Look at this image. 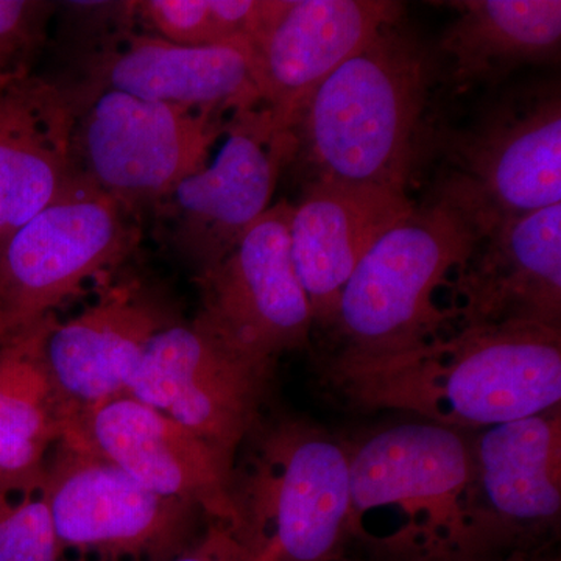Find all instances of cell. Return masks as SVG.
I'll use <instances>...</instances> for the list:
<instances>
[{
    "instance_id": "obj_27",
    "label": "cell",
    "mask_w": 561,
    "mask_h": 561,
    "mask_svg": "<svg viewBox=\"0 0 561 561\" xmlns=\"http://www.w3.org/2000/svg\"><path fill=\"white\" fill-rule=\"evenodd\" d=\"M328 561H362V560L348 559V557H343L341 553V556L334 557V559H331Z\"/></svg>"
},
{
    "instance_id": "obj_19",
    "label": "cell",
    "mask_w": 561,
    "mask_h": 561,
    "mask_svg": "<svg viewBox=\"0 0 561 561\" xmlns=\"http://www.w3.org/2000/svg\"><path fill=\"white\" fill-rule=\"evenodd\" d=\"M76 111L49 84H0V245L76 175Z\"/></svg>"
},
{
    "instance_id": "obj_21",
    "label": "cell",
    "mask_w": 561,
    "mask_h": 561,
    "mask_svg": "<svg viewBox=\"0 0 561 561\" xmlns=\"http://www.w3.org/2000/svg\"><path fill=\"white\" fill-rule=\"evenodd\" d=\"M472 454L483 501L502 526L551 522L560 515L559 408L486 427Z\"/></svg>"
},
{
    "instance_id": "obj_8",
    "label": "cell",
    "mask_w": 561,
    "mask_h": 561,
    "mask_svg": "<svg viewBox=\"0 0 561 561\" xmlns=\"http://www.w3.org/2000/svg\"><path fill=\"white\" fill-rule=\"evenodd\" d=\"M119 203L77 172L0 245V345L50 317L128 247Z\"/></svg>"
},
{
    "instance_id": "obj_3",
    "label": "cell",
    "mask_w": 561,
    "mask_h": 561,
    "mask_svg": "<svg viewBox=\"0 0 561 561\" xmlns=\"http://www.w3.org/2000/svg\"><path fill=\"white\" fill-rule=\"evenodd\" d=\"M501 526L459 431L413 421L350 448L348 537L387 559L476 561Z\"/></svg>"
},
{
    "instance_id": "obj_5",
    "label": "cell",
    "mask_w": 561,
    "mask_h": 561,
    "mask_svg": "<svg viewBox=\"0 0 561 561\" xmlns=\"http://www.w3.org/2000/svg\"><path fill=\"white\" fill-rule=\"evenodd\" d=\"M478 239L449 210L415 206L362 257L327 327L334 354L382 356L438 341L454 332L438 302Z\"/></svg>"
},
{
    "instance_id": "obj_16",
    "label": "cell",
    "mask_w": 561,
    "mask_h": 561,
    "mask_svg": "<svg viewBox=\"0 0 561 561\" xmlns=\"http://www.w3.org/2000/svg\"><path fill=\"white\" fill-rule=\"evenodd\" d=\"M413 208L408 192L389 187L306 184L291 205L290 257L316 323H330L362 257Z\"/></svg>"
},
{
    "instance_id": "obj_25",
    "label": "cell",
    "mask_w": 561,
    "mask_h": 561,
    "mask_svg": "<svg viewBox=\"0 0 561 561\" xmlns=\"http://www.w3.org/2000/svg\"><path fill=\"white\" fill-rule=\"evenodd\" d=\"M55 10L47 0H0V84L27 79Z\"/></svg>"
},
{
    "instance_id": "obj_2",
    "label": "cell",
    "mask_w": 561,
    "mask_h": 561,
    "mask_svg": "<svg viewBox=\"0 0 561 561\" xmlns=\"http://www.w3.org/2000/svg\"><path fill=\"white\" fill-rule=\"evenodd\" d=\"M438 79L437 57L401 21L386 25L302 103L287 130L290 160L308 183L408 192L430 144Z\"/></svg>"
},
{
    "instance_id": "obj_9",
    "label": "cell",
    "mask_w": 561,
    "mask_h": 561,
    "mask_svg": "<svg viewBox=\"0 0 561 561\" xmlns=\"http://www.w3.org/2000/svg\"><path fill=\"white\" fill-rule=\"evenodd\" d=\"M77 116V171L122 208L162 202L180 181L201 171L227 130L224 113L149 102L98 90Z\"/></svg>"
},
{
    "instance_id": "obj_10",
    "label": "cell",
    "mask_w": 561,
    "mask_h": 561,
    "mask_svg": "<svg viewBox=\"0 0 561 561\" xmlns=\"http://www.w3.org/2000/svg\"><path fill=\"white\" fill-rule=\"evenodd\" d=\"M273 367L231 348L197 320L171 321L151 337L128 394L171 416L231 467L260 424Z\"/></svg>"
},
{
    "instance_id": "obj_6",
    "label": "cell",
    "mask_w": 561,
    "mask_h": 561,
    "mask_svg": "<svg viewBox=\"0 0 561 561\" xmlns=\"http://www.w3.org/2000/svg\"><path fill=\"white\" fill-rule=\"evenodd\" d=\"M430 203L476 239L561 203V95L556 81L508 91L446 144Z\"/></svg>"
},
{
    "instance_id": "obj_14",
    "label": "cell",
    "mask_w": 561,
    "mask_h": 561,
    "mask_svg": "<svg viewBox=\"0 0 561 561\" xmlns=\"http://www.w3.org/2000/svg\"><path fill=\"white\" fill-rule=\"evenodd\" d=\"M60 440L108 461L151 493L190 502L208 522H230V465L171 416L130 394L73 416Z\"/></svg>"
},
{
    "instance_id": "obj_28",
    "label": "cell",
    "mask_w": 561,
    "mask_h": 561,
    "mask_svg": "<svg viewBox=\"0 0 561 561\" xmlns=\"http://www.w3.org/2000/svg\"><path fill=\"white\" fill-rule=\"evenodd\" d=\"M508 561H524L522 557H515V559L508 560Z\"/></svg>"
},
{
    "instance_id": "obj_11",
    "label": "cell",
    "mask_w": 561,
    "mask_h": 561,
    "mask_svg": "<svg viewBox=\"0 0 561 561\" xmlns=\"http://www.w3.org/2000/svg\"><path fill=\"white\" fill-rule=\"evenodd\" d=\"M291 205L271 206L247 228L230 253L198 276V323L251 359L275 365L308 348L313 313L290 257Z\"/></svg>"
},
{
    "instance_id": "obj_17",
    "label": "cell",
    "mask_w": 561,
    "mask_h": 561,
    "mask_svg": "<svg viewBox=\"0 0 561 561\" xmlns=\"http://www.w3.org/2000/svg\"><path fill=\"white\" fill-rule=\"evenodd\" d=\"M169 323L150 302L127 290L106 294L65 323L49 317L43 357L66 423L128 394L147 345Z\"/></svg>"
},
{
    "instance_id": "obj_7",
    "label": "cell",
    "mask_w": 561,
    "mask_h": 561,
    "mask_svg": "<svg viewBox=\"0 0 561 561\" xmlns=\"http://www.w3.org/2000/svg\"><path fill=\"white\" fill-rule=\"evenodd\" d=\"M44 482L60 561H171L197 538L195 505L151 493L68 442L51 449Z\"/></svg>"
},
{
    "instance_id": "obj_22",
    "label": "cell",
    "mask_w": 561,
    "mask_h": 561,
    "mask_svg": "<svg viewBox=\"0 0 561 561\" xmlns=\"http://www.w3.org/2000/svg\"><path fill=\"white\" fill-rule=\"evenodd\" d=\"M47 319L0 345V489L43 478L65 431V413L43 357Z\"/></svg>"
},
{
    "instance_id": "obj_20",
    "label": "cell",
    "mask_w": 561,
    "mask_h": 561,
    "mask_svg": "<svg viewBox=\"0 0 561 561\" xmlns=\"http://www.w3.org/2000/svg\"><path fill=\"white\" fill-rule=\"evenodd\" d=\"M459 11L438 49L448 77L460 90L494 84L513 70L548 61L559 51V0H465L449 2Z\"/></svg>"
},
{
    "instance_id": "obj_4",
    "label": "cell",
    "mask_w": 561,
    "mask_h": 561,
    "mask_svg": "<svg viewBox=\"0 0 561 561\" xmlns=\"http://www.w3.org/2000/svg\"><path fill=\"white\" fill-rule=\"evenodd\" d=\"M225 529L253 561H328L348 537L350 448L302 420L257 424L228 478Z\"/></svg>"
},
{
    "instance_id": "obj_18",
    "label": "cell",
    "mask_w": 561,
    "mask_h": 561,
    "mask_svg": "<svg viewBox=\"0 0 561 561\" xmlns=\"http://www.w3.org/2000/svg\"><path fill=\"white\" fill-rule=\"evenodd\" d=\"M98 90L142 101L232 113L260 108L249 39L219 46H180L160 36H133L94 70Z\"/></svg>"
},
{
    "instance_id": "obj_23",
    "label": "cell",
    "mask_w": 561,
    "mask_h": 561,
    "mask_svg": "<svg viewBox=\"0 0 561 561\" xmlns=\"http://www.w3.org/2000/svg\"><path fill=\"white\" fill-rule=\"evenodd\" d=\"M135 7L160 38L209 47L250 39L260 22L262 0H147Z\"/></svg>"
},
{
    "instance_id": "obj_13",
    "label": "cell",
    "mask_w": 561,
    "mask_h": 561,
    "mask_svg": "<svg viewBox=\"0 0 561 561\" xmlns=\"http://www.w3.org/2000/svg\"><path fill=\"white\" fill-rule=\"evenodd\" d=\"M402 5L387 0H262L249 39L260 108L289 130L309 94L386 25Z\"/></svg>"
},
{
    "instance_id": "obj_26",
    "label": "cell",
    "mask_w": 561,
    "mask_h": 561,
    "mask_svg": "<svg viewBox=\"0 0 561 561\" xmlns=\"http://www.w3.org/2000/svg\"><path fill=\"white\" fill-rule=\"evenodd\" d=\"M171 561H253L220 523L208 522L205 531Z\"/></svg>"
},
{
    "instance_id": "obj_12",
    "label": "cell",
    "mask_w": 561,
    "mask_h": 561,
    "mask_svg": "<svg viewBox=\"0 0 561 561\" xmlns=\"http://www.w3.org/2000/svg\"><path fill=\"white\" fill-rule=\"evenodd\" d=\"M216 160L176 184L164 198L173 245L198 276L219 264L247 228L268 208L279 172L290 161L287 133L261 108L238 111Z\"/></svg>"
},
{
    "instance_id": "obj_24",
    "label": "cell",
    "mask_w": 561,
    "mask_h": 561,
    "mask_svg": "<svg viewBox=\"0 0 561 561\" xmlns=\"http://www.w3.org/2000/svg\"><path fill=\"white\" fill-rule=\"evenodd\" d=\"M0 561H60L44 474L0 489Z\"/></svg>"
},
{
    "instance_id": "obj_15",
    "label": "cell",
    "mask_w": 561,
    "mask_h": 561,
    "mask_svg": "<svg viewBox=\"0 0 561 561\" xmlns=\"http://www.w3.org/2000/svg\"><path fill=\"white\" fill-rule=\"evenodd\" d=\"M446 290L454 332L507 323L560 330L561 203L479 239Z\"/></svg>"
},
{
    "instance_id": "obj_1",
    "label": "cell",
    "mask_w": 561,
    "mask_h": 561,
    "mask_svg": "<svg viewBox=\"0 0 561 561\" xmlns=\"http://www.w3.org/2000/svg\"><path fill=\"white\" fill-rule=\"evenodd\" d=\"M327 376L356 408L486 430L559 408L561 332L534 323L465 328L401 353L332 354Z\"/></svg>"
}]
</instances>
